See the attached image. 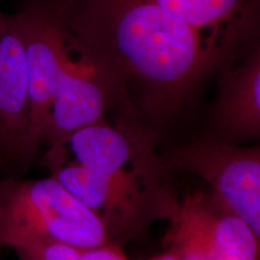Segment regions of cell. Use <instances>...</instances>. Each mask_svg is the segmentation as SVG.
Instances as JSON below:
<instances>
[{
    "label": "cell",
    "mask_w": 260,
    "mask_h": 260,
    "mask_svg": "<svg viewBox=\"0 0 260 260\" xmlns=\"http://www.w3.org/2000/svg\"><path fill=\"white\" fill-rule=\"evenodd\" d=\"M75 44L126 93L133 80L155 111L176 109L229 59L153 0H64Z\"/></svg>",
    "instance_id": "6da1fadb"
},
{
    "label": "cell",
    "mask_w": 260,
    "mask_h": 260,
    "mask_svg": "<svg viewBox=\"0 0 260 260\" xmlns=\"http://www.w3.org/2000/svg\"><path fill=\"white\" fill-rule=\"evenodd\" d=\"M99 214L53 176L0 182V245L16 249L38 242L96 247L112 242Z\"/></svg>",
    "instance_id": "7a4b0ae2"
},
{
    "label": "cell",
    "mask_w": 260,
    "mask_h": 260,
    "mask_svg": "<svg viewBox=\"0 0 260 260\" xmlns=\"http://www.w3.org/2000/svg\"><path fill=\"white\" fill-rule=\"evenodd\" d=\"M28 71L29 128L25 147L42 141L53 98L75 56L64 0H29L16 14Z\"/></svg>",
    "instance_id": "3957f363"
},
{
    "label": "cell",
    "mask_w": 260,
    "mask_h": 260,
    "mask_svg": "<svg viewBox=\"0 0 260 260\" xmlns=\"http://www.w3.org/2000/svg\"><path fill=\"white\" fill-rule=\"evenodd\" d=\"M162 165L100 174L77 162H61L52 176L104 219L110 232L138 229L152 217L165 218L172 198L155 182Z\"/></svg>",
    "instance_id": "277c9868"
},
{
    "label": "cell",
    "mask_w": 260,
    "mask_h": 260,
    "mask_svg": "<svg viewBox=\"0 0 260 260\" xmlns=\"http://www.w3.org/2000/svg\"><path fill=\"white\" fill-rule=\"evenodd\" d=\"M164 169H181L210 186V198L224 212L245 220L260 237V149L223 141H197L168 158Z\"/></svg>",
    "instance_id": "5b68a950"
},
{
    "label": "cell",
    "mask_w": 260,
    "mask_h": 260,
    "mask_svg": "<svg viewBox=\"0 0 260 260\" xmlns=\"http://www.w3.org/2000/svg\"><path fill=\"white\" fill-rule=\"evenodd\" d=\"M74 46L73 64L53 98L42 136L48 144L46 159L52 170L65 161L70 136L83 126L104 121L107 107L124 96L118 84L84 56L75 40Z\"/></svg>",
    "instance_id": "8992f818"
},
{
    "label": "cell",
    "mask_w": 260,
    "mask_h": 260,
    "mask_svg": "<svg viewBox=\"0 0 260 260\" xmlns=\"http://www.w3.org/2000/svg\"><path fill=\"white\" fill-rule=\"evenodd\" d=\"M184 22L226 59L254 38L260 0H153Z\"/></svg>",
    "instance_id": "52a82bcc"
},
{
    "label": "cell",
    "mask_w": 260,
    "mask_h": 260,
    "mask_svg": "<svg viewBox=\"0 0 260 260\" xmlns=\"http://www.w3.org/2000/svg\"><path fill=\"white\" fill-rule=\"evenodd\" d=\"M214 122L223 141H245L260 134V50L253 46L237 64L224 63Z\"/></svg>",
    "instance_id": "ba28073f"
},
{
    "label": "cell",
    "mask_w": 260,
    "mask_h": 260,
    "mask_svg": "<svg viewBox=\"0 0 260 260\" xmlns=\"http://www.w3.org/2000/svg\"><path fill=\"white\" fill-rule=\"evenodd\" d=\"M0 125L6 138L25 147L29 128L28 71L16 15L0 19Z\"/></svg>",
    "instance_id": "9c48e42d"
},
{
    "label": "cell",
    "mask_w": 260,
    "mask_h": 260,
    "mask_svg": "<svg viewBox=\"0 0 260 260\" xmlns=\"http://www.w3.org/2000/svg\"><path fill=\"white\" fill-rule=\"evenodd\" d=\"M75 162L90 171L113 174L130 167H151L154 159L140 151V144L119 129L104 121L83 126L68 140Z\"/></svg>",
    "instance_id": "30bf717a"
},
{
    "label": "cell",
    "mask_w": 260,
    "mask_h": 260,
    "mask_svg": "<svg viewBox=\"0 0 260 260\" xmlns=\"http://www.w3.org/2000/svg\"><path fill=\"white\" fill-rule=\"evenodd\" d=\"M214 209L210 195L203 191L188 194L181 203L172 201L165 243L177 260H222L213 235Z\"/></svg>",
    "instance_id": "8fae6325"
},
{
    "label": "cell",
    "mask_w": 260,
    "mask_h": 260,
    "mask_svg": "<svg viewBox=\"0 0 260 260\" xmlns=\"http://www.w3.org/2000/svg\"><path fill=\"white\" fill-rule=\"evenodd\" d=\"M18 260H129L116 243L96 247L61 242H38L14 249Z\"/></svg>",
    "instance_id": "7c38bea8"
},
{
    "label": "cell",
    "mask_w": 260,
    "mask_h": 260,
    "mask_svg": "<svg viewBox=\"0 0 260 260\" xmlns=\"http://www.w3.org/2000/svg\"><path fill=\"white\" fill-rule=\"evenodd\" d=\"M149 260H177V259H176V256L172 254L171 252H167V253H164V254L157 255V256H154V258H152Z\"/></svg>",
    "instance_id": "4fadbf2b"
},
{
    "label": "cell",
    "mask_w": 260,
    "mask_h": 260,
    "mask_svg": "<svg viewBox=\"0 0 260 260\" xmlns=\"http://www.w3.org/2000/svg\"><path fill=\"white\" fill-rule=\"evenodd\" d=\"M0 133H2V134L4 135V132H3V128H2V125H0Z\"/></svg>",
    "instance_id": "5bb4252c"
},
{
    "label": "cell",
    "mask_w": 260,
    "mask_h": 260,
    "mask_svg": "<svg viewBox=\"0 0 260 260\" xmlns=\"http://www.w3.org/2000/svg\"><path fill=\"white\" fill-rule=\"evenodd\" d=\"M3 14H4V12L0 11V19H2V17H3Z\"/></svg>",
    "instance_id": "9a60e30c"
},
{
    "label": "cell",
    "mask_w": 260,
    "mask_h": 260,
    "mask_svg": "<svg viewBox=\"0 0 260 260\" xmlns=\"http://www.w3.org/2000/svg\"><path fill=\"white\" fill-rule=\"evenodd\" d=\"M2 247H3V246H2V245H0V249H2Z\"/></svg>",
    "instance_id": "2e32d148"
}]
</instances>
